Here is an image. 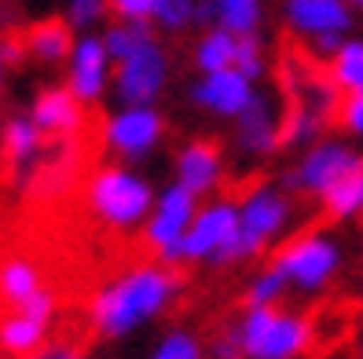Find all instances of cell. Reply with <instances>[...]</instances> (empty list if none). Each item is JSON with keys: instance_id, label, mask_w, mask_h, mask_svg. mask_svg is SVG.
Here are the masks:
<instances>
[{"instance_id": "8", "label": "cell", "mask_w": 363, "mask_h": 359, "mask_svg": "<svg viewBox=\"0 0 363 359\" xmlns=\"http://www.w3.org/2000/svg\"><path fill=\"white\" fill-rule=\"evenodd\" d=\"M279 15L283 26L297 40H305L312 55H319L323 62L356 26V11L349 0H279Z\"/></svg>"}, {"instance_id": "7", "label": "cell", "mask_w": 363, "mask_h": 359, "mask_svg": "<svg viewBox=\"0 0 363 359\" xmlns=\"http://www.w3.org/2000/svg\"><path fill=\"white\" fill-rule=\"evenodd\" d=\"M235 198H239L242 235L257 246V253H272L290 235V227L297 220V202L283 180H257Z\"/></svg>"}, {"instance_id": "5", "label": "cell", "mask_w": 363, "mask_h": 359, "mask_svg": "<svg viewBox=\"0 0 363 359\" xmlns=\"http://www.w3.org/2000/svg\"><path fill=\"white\" fill-rule=\"evenodd\" d=\"M268 268L279 271L290 293H297V297H323L345 268V246L334 231L323 227L294 231L272 249Z\"/></svg>"}, {"instance_id": "34", "label": "cell", "mask_w": 363, "mask_h": 359, "mask_svg": "<svg viewBox=\"0 0 363 359\" xmlns=\"http://www.w3.org/2000/svg\"><path fill=\"white\" fill-rule=\"evenodd\" d=\"M209 359H242V345H239V337H235V330L224 323L217 334H213V341H209Z\"/></svg>"}, {"instance_id": "19", "label": "cell", "mask_w": 363, "mask_h": 359, "mask_svg": "<svg viewBox=\"0 0 363 359\" xmlns=\"http://www.w3.org/2000/svg\"><path fill=\"white\" fill-rule=\"evenodd\" d=\"M26 55L40 67H67V59L77 45V33L67 18H37L23 33Z\"/></svg>"}, {"instance_id": "17", "label": "cell", "mask_w": 363, "mask_h": 359, "mask_svg": "<svg viewBox=\"0 0 363 359\" xmlns=\"http://www.w3.org/2000/svg\"><path fill=\"white\" fill-rule=\"evenodd\" d=\"M84 103L67 89V84H52V89H40L30 118L37 121V129L45 132L48 139H74L84 129Z\"/></svg>"}, {"instance_id": "16", "label": "cell", "mask_w": 363, "mask_h": 359, "mask_svg": "<svg viewBox=\"0 0 363 359\" xmlns=\"http://www.w3.org/2000/svg\"><path fill=\"white\" fill-rule=\"evenodd\" d=\"M173 180L180 187H187L195 198L220 195V187L228 180V158L220 151V143H213V139L180 143L173 154Z\"/></svg>"}, {"instance_id": "12", "label": "cell", "mask_w": 363, "mask_h": 359, "mask_svg": "<svg viewBox=\"0 0 363 359\" xmlns=\"http://www.w3.org/2000/svg\"><path fill=\"white\" fill-rule=\"evenodd\" d=\"M165 143V114L158 107H118L103 121V147L118 161L140 165Z\"/></svg>"}, {"instance_id": "6", "label": "cell", "mask_w": 363, "mask_h": 359, "mask_svg": "<svg viewBox=\"0 0 363 359\" xmlns=\"http://www.w3.org/2000/svg\"><path fill=\"white\" fill-rule=\"evenodd\" d=\"M341 92L327 81V70L312 67L286 70V118H283V143L290 151H305L315 139H323V129L337 118Z\"/></svg>"}, {"instance_id": "38", "label": "cell", "mask_w": 363, "mask_h": 359, "mask_svg": "<svg viewBox=\"0 0 363 359\" xmlns=\"http://www.w3.org/2000/svg\"><path fill=\"white\" fill-rule=\"evenodd\" d=\"M0 89H4V62H0Z\"/></svg>"}, {"instance_id": "13", "label": "cell", "mask_w": 363, "mask_h": 359, "mask_svg": "<svg viewBox=\"0 0 363 359\" xmlns=\"http://www.w3.org/2000/svg\"><path fill=\"white\" fill-rule=\"evenodd\" d=\"M283 118L286 107L275 96L261 92L250 107L231 121V143L242 161H268L283 151Z\"/></svg>"}, {"instance_id": "10", "label": "cell", "mask_w": 363, "mask_h": 359, "mask_svg": "<svg viewBox=\"0 0 363 359\" xmlns=\"http://www.w3.org/2000/svg\"><path fill=\"white\" fill-rule=\"evenodd\" d=\"M169 81H173V55H169L165 40L155 33L143 45L114 62V99L118 107H158L165 96Z\"/></svg>"}, {"instance_id": "31", "label": "cell", "mask_w": 363, "mask_h": 359, "mask_svg": "<svg viewBox=\"0 0 363 359\" xmlns=\"http://www.w3.org/2000/svg\"><path fill=\"white\" fill-rule=\"evenodd\" d=\"M235 70H242L250 81H264L268 74V48H264V40L261 33H253V37H239V55H235Z\"/></svg>"}, {"instance_id": "36", "label": "cell", "mask_w": 363, "mask_h": 359, "mask_svg": "<svg viewBox=\"0 0 363 359\" xmlns=\"http://www.w3.org/2000/svg\"><path fill=\"white\" fill-rule=\"evenodd\" d=\"M352 352H356V359H363V323H359V330H356V341H352Z\"/></svg>"}, {"instance_id": "14", "label": "cell", "mask_w": 363, "mask_h": 359, "mask_svg": "<svg viewBox=\"0 0 363 359\" xmlns=\"http://www.w3.org/2000/svg\"><path fill=\"white\" fill-rule=\"evenodd\" d=\"M191 107L202 110L213 121H235L253 99L261 96V84L250 81L242 70H213V74H199L191 81Z\"/></svg>"}, {"instance_id": "3", "label": "cell", "mask_w": 363, "mask_h": 359, "mask_svg": "<svg viewBox=\"0 0 363 359\" xmlns=\"http://www.w3.org/2000/svg\"><path fill=\"white\" fill-rule=\"evenodd\" d=\"M228 326L239 337L242 359H305L315 348L312 315L286 304H242Z\"/></svg>"}, {"instance_id": "24", "label": "cell", "mask_w": 363, "mask_h": 359, "mask_svg": "<svg viewBox=\"0 0 363 359\" xmlns=\"http://www.w3.org/2000/svg\"><path fill=\"white\" fill-rule=\"evenodd\" d=\"M327 81L341 96H352V92H363V37H345L341 48L327 59Z\"/></svg>"}, {"instance_id": "37", "label": "cell", "mask_w": 363, "mask_h": 359, "mask_svg": "<svg viewBox=\"0 0 363 359\" xmlns=\"http://www.w3.org/2000/svg\"><path fill=\"white\" fill-rule=\"evenodd\" d=\"M349 4H352V11H356V15L363 11V0H349Z\"/></svg>"}, {"instance_id": "20", "label": "cell", "mask_w": 363, "mask_h": 359, "mask_svg": "<svg viewBox=\"0 0 363 359\" xmlns=\"http://www.w3.org/2000/svg\"><path fill=\"white\" fill-rule=\"evenodd\" d=\"M264 0H202V26H217L235 37H253L264 26Z\"/></svg>"}, {"instance_id": "32", "label": "cell", "mask_w": 363, "mask_h": 359, "mask_svg": "<svg viewBox=\"0 0 363 359\" xmlns=\"http://www.w3.org/2000/svg\"><path fill=\"white\" fill-rule=\"evenodd\" d=\"M334 125L349 139H363V92H352V96H341L337 103V118Z\"/></svg>"}, {"instance_id": "27", "label": "cell", "mask_w": 363, "mask_h": 359, "mask_svg": "<svg viewBox=\"0 0 363 359\" xmlns=\"http://www.w3.org/2000/svg\"><path fill=\"white\" fill-rule=\"evenodd\" d=\"M147 359H209V345L195 330L173 326V330H165L155 341V348H151Z\"/></svg>"}, {"instance_id": "1", "label": "cell", "mask_w": 363, "mask_h": 359, "mask_svg": "<svg viewBox=\"0 0 363 359\" xmlns=\"http://www.w3.org/2000/svg\"><path fill=\"white\" fill-rule=\"evenodd\" d=\"M180 268L162 261H140L121 268L114 279H106L89 301V326L103 341H125L143 326L158 323L162 315L177 308L184 297Z\"/></svg>"}, {"instance_id": "35", "label": "cell", "mask_w": 363, "mask_h": 359, "mask_svg": "<svg viewBox=\"0 0 363 359\" xmlns=\"http://www.w3.org/2000/svg\"><path fill=\"white\" fill-rule=\"evenodd\" d=\"M33 359H81V352L74 348V345H62V341H55V345H45Z\"/></svg>"}, {"instance_id": "9", "label": "cell", "mask_w": 363, "mask_h": 359, "mask_svg": "<svg viewBox=\"0 0 363 359\" xmlns=\"http://www.w3.org/2000/svg\"><path fill=\"white\" fill-rule=\"evenodd\" d=\"M363 165V154L349 139H337V136H323L315 139L312 147L305 151H297L294 165L286 169L283 183L290 187L294 195H305V198H323L330 187H337L349 173Z\"/></svg>"}, {"instance_id": "30", "label": "cell", "mask_w": 363, "mask_h": 359, "mask_svg": "<svg viewBox=\"0 0 363 359\" xmlns=\"http://www.w3.org/2000/svg\"><path fill=\"white\" fill-rule=\"evenodd\" d=\"M67 23L74 33H96L111 18V0H67Z\"/></svg>"}, {"instance_id": "11", "label": "cell", "mask_w": 363, "mask_h": 359, "mask_svg": "<svg viewBox=\"0 0 363 359\" xmlns=\"http://www.w3.org/2000/svg\"><path fill=\"white\" fill-rule=\"evenodd\" d=\"M199 205H202V198H195L177 180L165 183L158 191V202L151 209V217H147V224H143V249L151 253L155 261L180 268L177 264L180 261V242L191 231V224H195Z\"/></svg>"}, {"instance_id": "25", "label": "cell", "mask_w": 363, "mask_h": 359, "mask_svg": "<svg viewBox=\"0 0 363 359\" xmlns=\"http://www.w3.org/2000/svg\"><path fill=\"white\" fill-rule=\"evenodd\" d=\"M323 205V217L334 220V224H352V220H363V165L356 173H349L337 187L319 198Z\"/></svg>"}, {"instance_id": "4", "label": "cell", "mask_w": 363, "mask_h": 359, "mask_svg": "<svg viewBox=\"0 0 363 359\" xmlns=\"http://www.w3.org/2000/svg\"><path fill=\"white\" fill-rule=\"evenodd\" d=\"M155 202H158L155 183L129 161H106L84 183V205H89L92 220H99L111 231H121V235L143 231Z\"/></svg>"}, {"instance_id": "2", "label": "cell", "mask_w": 363, "mask_h": 359, "mask_svg": "<svg viewBox=\"0 0 363 359\" xmlns=\"http://www.w3.org/2000/svg\"><path fill=\"white\" fill-rule=\"evenodd\" d=\"M261 253L246 235L239 224V198L231 195H213L202 198L195 224L180 242V268L187 264H213V268H239L257 261Z\"/></svg>"}, {"instance_id": "26", "label": "cell", "mask_w": 363, "mask_h": 359, "mask_svg": "<svg viewBox=\"0 0 363 359\" xmlns=\"http://www.w3.org/2000/svg\"><path fill=\"white\" fill-rule=\"evenodd\" d=\"M151 26L169 37L202 26V0H155Z\"/></svg>"}, {"instance_id": "28", "label": "cell", "mask_w": 363, "mask_h": 359, "mask_svg": "<svg viewBox=\"0 0 363 359\" xmlns=\"http://www.w3.org/2000/svg\"><path fill=\"white\" fill-rule=\"evenodd\" d=\"M158 30L151 26V23H114L103 30V45H106V52H111V59L114 62H121L125 55H133L147 37H155Z\"/></svg>"}, {"instance_id": "23", "label": "cell", "mask_w": 363, "mask_h": 359, "mask_svg": "<svg viewBox=\"0 0 363 359\" xmlns=\"http://www.w3.org/2000/svg\"><path fill=\"white\" fill-rule=\"evenodd\" d=\"M45 290L40 268L30 257H4L0 261V301L11 308H23L33 293Z\"/></svg>"}, {"instance_id": "21", "label": "cell", "mask_w": 363, "mask_h": 359, "mask_svg": "<svg viewBox=\"0 0 363 359\" xmlns=\"http://www.w3.org/2000/svg\"><path fill=\"white\" fill-rule=\"evenodd\" d=\"M48 341V323L33 319L26 312H8L0 319V352L11 359H33Z\"/></svg>"}, {"instance_id": "22", "label": "cell", "mask_w": 363, "mask_h": 359, "mask_svg": "<svg viewBox=\"0 0 363 359\" xmlns=\"http://www.w3.org/2000/svg\"><path fill=\"white\" fill-rule=\"evenodd\" d=\"M235 55H239V37L217 30V26H202V33L191 45V67L199 74H213V70H231Z\"/></svg>"}, {"instance_id": "18", "label": "cell", "mask_w": 363, "mask_h": 359, "mask_svg": "<svg viewBox=\"0 0 363 359\" xmlns=\"http://www.w3.org/2000/svg\"><path fill=\"white\" fill-rule=\"evenodd\" d=\"M45 132L37 129V121L30 114H11L0 129V154H4L8 169L15 176H26L30 169L40 165L45 158Z\"/></svg>"}, {"instance_id": "33", "label": "cell", "mask_w": 363, "mask_h": 359, "mask_svg": "<svg viewBox=\"0 0 363 359\" xmlns=\"http://www.w3.org/2000/svg\"><path fill=\"white\" fill-rule=\"evenodd\" d=\"M155 0H111V15L118 23H151Z\"/></svg>"}, {"instance_id": "15", "label": "cell", "mask_w": 363, "mask_h": 359, "mask_svg": "<svg viewBox=\"0 0 363 359\" xmlns=\"http://www.w3.org/2000/svg\"><path fill=\"white\" fill-rule=\"evenodd\" d=\"M67 89L84 107H96L106 92H114V59L103 45V33H77V45L67 59Z\"/></svg>"}, {"instance_id": "29", "label": "cell", "mask_w": 363, "mask_h": 359, "mask_svg": "<svg viewBox=\"0 0 363 359\" xmlns=\"http://www.w3.org/2000/svg\"><path fill=\"white\" fill-rule=\"evenodd\" d=\"M290 286L283 283V275L275 268H257L253 275L246 279V290H242V301L246 304H283L286 301Z\"/></svg>"}]
</instances>
